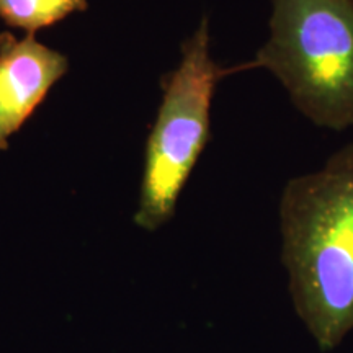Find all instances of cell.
Returning a JSON list of instances; mask_svg holds the SVG:
<instances>
[{"label": "cell", "instance_id": "cell-1", "mask_svg": "<svg viewBox=\"0 0 353 353\" xmlns=\"http://www.w3.org/2000/svg\"><path fill=\"white\" fill-rule=\"evenodd\" d=\"M281 262L294 312L321 352L353 330V143L280 196Z\"/></svg>", "mask_w": 353, "mask_h": 353}, {"label": "cell", "instance_id": "cell-2", "mask_svg": "<svg viewBox=\"0 0 353 353\" xmlns=\"http://www.w3.org/2000/svg\"><path fill=\"white\" fill-rule=\"evenodd\" d=\"M267 41L249 70L270 72L312 125L353 126V0H270Z\"/></svg>", "mask_w": 353, "mask_h": 353}, {"label": "cell", "instance_id": "cell-3", "mask_svg": "<svg viewBox=\"0 0 353 353\" xmlns=\"http://www.w3.org/2000/svg\"><path fill=\"white\" fill-rule=\"evenodd\" d=\"M180 51L179 65L162 77V100L145 141L134 223L151 232L174 218L180 193L210 143L211 105L219 82L249 70L247 61L224 68L213 59L206 15Z\"/></svg>", "mask_w": 353, "mask_h": 353}, {"label": "cell", "instance_id": "cell-4", "mask_svg": "<svg viewBox=\"0 0 353 353\" xmlns=\"http://www.w3.org/2000/svg\"><path fill=\"white\" fill-rule=\"evenodd\" d=\"M69 70L63 52L34 37L0 33V151L43 103L54 83Z\"/></svg>", "mask_w": 353, "mask_h": 353}, {"label": "cell", "instance_id": "cell-5", "mask_svg": "<svg viewBox=\"0 0 353 353\" xmlns=\"http://www.w3.org/2000/svg\"><path fill=\"white\" fill-rule=\"evenodd\" d=\"M87 8V0H0V20L33 37Z\"/></svg>", "mask_w": 353, "mask_h": 353}]
</instances>
